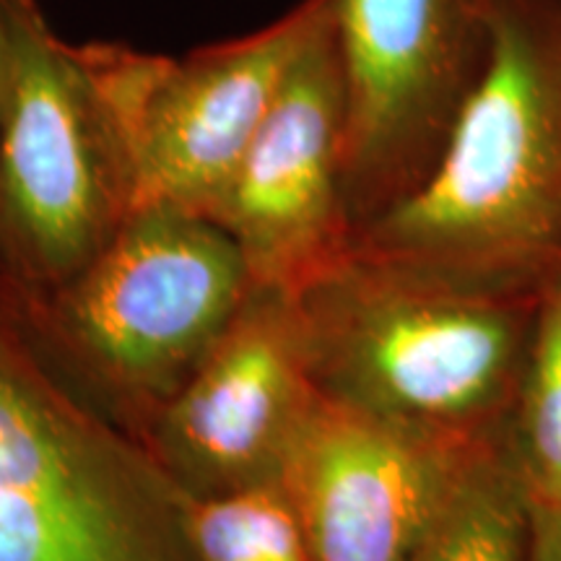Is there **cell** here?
<instances>
[{
	"instance_id": "cell-1",
	"label": "cell",
	"mask_w": 561,
	"mask_h": 561,
	"mask_svg": "<svg viewBox=\"0 0 561 561\" xmlns=\"http://www.w3.org/2000/svg\"><path fill=\"white\" fill-rule=\"evenodd\" d=\"M371 261L486 289L561 278V0H504L432 172L367 221Z\"/></svg>"
},
{
	"instance_id": "cell-2",
	"label": "cell",
	"mask_w": 561,
	"mask_h": 561,
	"mask_svg": "<svg viewBox=\"0 0 561 561\" xmlns=\"http://www.w3.org/2000/svg\"><path fill=\"white\" fill-rule=\"evenodd\" d=\"M320 335L328 396L455 442L510 434L543 294L371 261Z\"/></svg>"
},
{
	"instance_id": "cell-3",
	"label": "cell",
	"mask_w": 561,
	"mask_h": 561,
	"mask_svg": "<svg viewBox=\"0 0 561 561\" xmlns=\"http://www.w3.org/2000/svg\"><path fill=\"white\" fill-rule=\"evenodd\" d=\"M130 216V170L104 42L70 45L37 0H16L0 100V237L66 271Z\"/></svg>"
},
{
	"instance_id": "cell-4",
	"label": "cell",
	"mask_w": 561,
	"mask_h": 561,
	"mask_svg": "<svg viewBox=\"0 0 561 561\" xmlns=\"http://www.w3.org/2000/svg\"><path fill=\"white\" fill-rule=\"evenodd\" d=\"M335 0H299L268 26L164 58L104 42L130 170V216L178 208L210 216L299 55Z\"/></svg>"
},
{
	"instance_id": "cell-5",
	"label": "cell",
	"mask_w": 561,
	"mask_h": 561,
	"mask_svg": "<svg viewBox=\"0 0 561 561\" xmlns=\"http://www.w3.org/2000/svg\"><path fill=\"white\" fill-rule=\"evenodd\" d=\"M504 0H335L343 195L375 219L432 172L486 70Z\"/></svg>"
},
{
	"instance_id": "cell-6",
	"label": "cell",
	"mask_w": 561,
	"mask_h": 561,
	"mask_svg": "<svg viewBox=\"0 0 561 561\" xmlns=\"http://www.w3.org/2000/svg\"><path fill=\"white\" fill-rule=\"evenodd\" d=\"M486 445L437 437L312 390L276 476L307 561H409Z\"/></svg>"
},
{
	"instance_id": "cell-7",
	"label": "cell",
	"mask_w": 561,
	"mask_h": 561,
	"mask_svg": "<svg viewBox=\"0 0 561 561\" xmlns=\"http://www.w3.org/2000/svg\"><path fill=\"white\" fill-rule=\"evenodd\" d=\"M248 271L234 237L208 216L138 210L76 291V325L112 369L157 380L227 331Z\"/></svg>"
},
{
	"instance_id": "cell-8",
	"label": "cell",
	"mask_w": 561,
	"mask_h": 561,
	"mask_svg": "<svg viewBox=\"0 0 561 561\" xmlns=\"http://www.w3.org/2000/svg\"><path fill=\"white\" fill-rule=\"evenodd\" d=\"M0 561H198L76 445L0 328Z\"/></svg>"
},
{
	"instance_id": "cell-9",
	"label": "cell",
	"mask_w": 561,
	"mask_h": 561,
	"mask_svg": "<svg viewBox=\"0 0 561 561\" xmlns=\"http://www.w3.org/2000/svg\"><path fill=\"white\" fill-rule=\"evenodd\" d=\"M343 73L333 16L299 55L234 178L210 210L250 271H299L348 227L343 195Z\"/></svg>"
},
{
	"instance_id": "cell-10",
	"label": "cell",
	"mask_w": 561,
	"mask_h": 561,
	"mask_svg": "<svg viewBox=\"0 0 561 561\" xmlns=\"http://www.w3.org/2000/svg\"><path fill=\"white\" fill-rule=\"evenodd\" d=\"M297 333L273 307L234 320L167 419V442L187 473L224 494L276 481L310 401Z\"/></svg>"
},
{
	"instance_id": "cell-11",
	"label": "cell",
	"mask_w": 561,
	"mask_h": 561,
	"mask_svg": "<svg viewBox=\"0 0 561 561\" xmlns=\"http://www.w3.org/2000/svg\"><path fill=\"white\" fill-rule=\"evenodd\" d=\"M525 533L528 486L507 434L476 453L409 561H523Z\"/></svg>"
},
{
	"instance_id": "cell-12",
	"label": "cell",
	"mask_w": 561,
	"mask_h": 561,
	"mask_svg": "<svg viewBox=\"0 0 561 561\" xmlns=\"http://www.w3.org/2000/svg\"><path fill=\"white\" fill-rule=\"evenodd\" d=\"M182 525L198 561H307L297 515L278 481L195 496Z\"/></svg>"
},
{
	"instance_id": "cell-13",
	"label": "cell",
	"mask_w": 561,
	"mask_h": 561,
	"mask_svg": "<svg viewBox=\"0 0 561 561\" xmlns=\"http://www.w3.org/2000/svg\"><path fill=\"white\" fill-rule=\"evenodd\" d=\"M510 442L528 496L561 502V278L538 307Z\"/></svg>"
},
{
	"instance_id": "cell-14",
	"label": "cell",
	"mask_w": 561,
	"mask_h": 561,
	"mask_svg": "<svg viewBox=\"0 0 561 561\" xmlns=\"http://www.w3.org/2000/svg\"><path fill=\"white\" fill-rule=\"evenodd\" d=\"M523 561H561V502L528 496Z\"/></svg>"
},
{
	"instance_id": "cell-15",
	"label": "cell",
	"mask_w": 561,
	"mask_h": 561,
	"mask_svg": "<svg viewBox=\"0 0 561 561\" xmlns=\"http://www.w3.org/2000/svg\"><path fill=\"white\" fill-rule=\"evenodd\" d=\"M13 37H16V0H0V100L9 81Z\"/></svg>"
}]
</instances>
